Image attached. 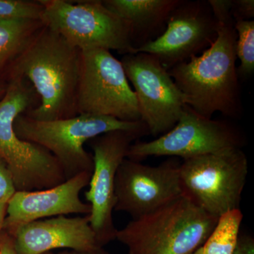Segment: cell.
Listing matches in <instances>:
<instances>
[{"label":"cell","mask_w":254,"mask_h":254,"mask_svg":"<svg viewBox=\"0 0 254 254\" xmlns=\"http://www.w3.org/2000/svg\"><path fill=\"white\" fill-rule=\"evenodd\" d=\"M26 78L11 77L0 100V158L14 180L16 190L31 191L52 188L66 181L58 160L43 147L21 139L14 120L32 109L36 91Z\"/></svg>","instance_id":"cell-4"},{"label":"cell","mask_w":254,"mask_h":254,"mask_svg":"<svg viewBox=\"0 0 254 254\" xmlns=\"http://www.w3.org/2000/svg\"><path fill=\"white\" fill-rule=\"evenodd\" d=\"M246 145L245 133L235 123L205 118L185 105L171 130L153 141L132 143L127 158L138 162L150 156L185 160L232 148L242 149Z\"/></svg>","instance_id":"cell-8"},{"label":"cell","mask_w":254,"mask_h":254,"mask_svg":"<svg viewBox=\"0 0 254 254\" xmlns=\"http://www.w3.org/2000/svg\"><path fill=\"white\" fill-rule=\"evenodd\" d=\"M0 254H17L12 237L8 232L0 235Z\"/></svg>","instance_id":"cell-24"},{"label":"cell","mask_w":254,"mask_h":254,"mask_svg":"<svg viewBox=\"0 0 254 254\" xmlns=\"http://www.w3.org/2000/svg\"><path fill=\"white\" fill-rule=\"evenodd\" d=\"M233 254H254L253 237L249 235L240 236Z\"/></svg>","instance_id":"cell-23"},{"label":"cell","mask_w":254,"mask_h":254,"mask_svg":"<svg viewBox=\"0 0 254 254\" xmlns=\"http://www.w3.org/2000/svg\"><path fill=\"white\" fill-rule=\"evenodd\" d=\"M218 23V36L200 55L168 70L185 103L195 113L212 119L220 113L232 120L243 114L235 45L237 32L232 17V0H208Z\"/></svg>","instance_id":"cell-1"},{"label":"cell","mask_w":254,"mask_h":254,"mask_svg":"<svg viewBox=\"0 0 254 254\" xmlns=\"http://www.w3.org/2000/svg\"><path fill=\"white\" fill-rule=\"evenodd\" d=\"M81 50L47 26L39 30L13 61L11 77L31 81L41 103L26 115L38 121L78 115Z\"/></svg>","instance_id":"cell-2"},{"label":"cell","mask_w":254,"mask_h":254,"mask_svg":"<svg viewBox=\"0 0 254 254\" xmlns=\"http://www.w3.org/2000/svg\"><path fill=\"white\" fill-rule=\"evenodd\" d=\"M9 200L5 199L0 201V235L3 229L5 218L6 215V208H7L8 201Z\"/></svg>","instance_id":"cell-26"},{"label":"cell","mask_w":254,"mask_h":254,"mask_svg":"<svg viewBox=\"0 0 254 254\" xmlns=\"http://www.w3.org/2000/svg\"><path fill=\"white\" fill-rule=\"evenodd\" d=\"M44 10L41 21L71 46L81 50H115L135 54L128 22L108 9L103 1H41Z\"/></svg>","instance_id":"cell-6"},{"label":"cell","mask_w":254,"mask_h":254,"mask_svg":"<svg viewBox=\"0 0 254 254\" xmlns=\"http://www.w3.org/2000/svg\"><path fill=\"white\" fill-rule=\"evenodd\" d=\"M243 214L233 209L219 217L216 225L200 248L201 254H233L236 248Z\"/></svg>","instance_id":"cell-18"},{"label":"cell","mask_w":254,"mask_h":254,"mask_svg":"<svg viewBox=\"0 0 254 254\" xmlns=\"http://www.w3.org/2000/svg\"><path fill=\"white\" fill-rule=\"evenodd\" d=\"M43 10L41 1L0 0V19L41 20Z\"/></svg>","instance_id":"cell-20"},{"label":"cell","mask_w":254,"mask_h":254,"mask_svg":"<svg viewBox=\"0 0 254 254\" xmlns=\"http://www.w3.org/2000/svg\"><path fill=\"white\" fill-rule=\"evenodd\" d=\"M148 135L143 131H113L90 140L93 170L85 198L91 206L89 223L102 247L116 240L114 225L115 183L119 167L133 141Z\"/></svg>","instance_id":"cell-11"},{"label":"cell","mask_w":254,"mask_h":254,"mask_svg":"<svg viewBox=\"0 0 254 254\" xmlns=\"http://www.w3.org/2000/svg\"><path fill=\"white\" fill-rule=\"evenodd\" d=\"M78 115L110 117L125 122L141 120L134 91L121 61L109 50L81 51Z\"/></svg>","instance_id":"cell-9"},{"label":"cell","mask_w":254,"mask_h":254,"mask_svg":"<svg viewBox=\"0 0 254 254\" xmlns=\"http://www.w3.org/2000/svg\"><path fill=\"white\" fill-rule=\"evenodd\" d=\"M16 191L11 174L6 164L0 158V201L9 200Z\"/></svg>","instance_id":"cell-21"},{"label":"cell","mask_w":254,"mask_h":254,"mask_svg":"<svg viewBox=\"0 0 254 254\" xmlns=\"http://www.w3.org/2000/svg\"><path fill=\"white\" fill-rule=\"evenodd\" d=\"M5 91H6V88H4V86L0 84V96H2L4 95Z\"/></svg>","instance_id":"cell-27"},{"label":"cell","mask_w":254,"mask_h":254,"mask_svg":"<svg viewBox=\"0 0 254 254\" xmlns=\"http://www.w3.org/2000/svg\"><path fill=\"white\" fill-rule=\"evenodd\" d=\"M193 254H201V252H200V248L198 249V250L195 251L194 253H193Z\"/></svg>","instance_id":"cell-28"},{"label":"cell","mask_w":254,"mask_h":254,"mask_svg":"<svg viewBox=\"0 0 254 254\" xmlns=\"http://www.w3.org/2000/svg\"><path fill=\"white\" fill-rule=\"evenodd\" d=\"M43 254H110L103 248L97 249L91 251L66 250L59 253H53V252H47Z\"/></svg>","instance_id":"cell-25"},{"label":"cell","mask_w":254,"mask_h":254,"mask_svg":"<svg viewBox=\"0 0 254 254\" xmlns=\"http://www.w3.org/2000/svg\"><path fill=\"white\" fill-rule=\"evenodd\" d=\"M180 164L177 158L158 166L125 158L115 178L114 211L125 212L136 219L180 198Z\"/></svg>","instance_id":"cell-12"},{"label":"cell","mask_w":254,"mask_h":254,"mask_svg":"<svg viewBox=\"0 0 254 254\" xmlns=\"http://www.w3.org/2000/svg\"><path fill=\"white\" fill-rule=\"evenodd\" d=\"M91 175L78 174L46 190H17L8 201L3 228L11 234L17 227L41 219L68 214L89 215L91 205L82 201L80 193L88 186Z\"/></svg>","instance_id":"cell-14"},{"label":"cell","mask_w":254,"mask_h":254,"mask_svg":"<svg viewBox=\"0 0 254 254\" xmlns=\"http://www.w3.org/2000/svg\"><path fill=\"white\" fill-rule=\"evenodd\" d=\"M121 63L134 88L141 121L152 136L165 134L175 126L186 105L182 92L155 55L128 54Z\"/></svg>","instance_id":"cell-10"},{"label":"cell","mask_w":254,"mask_h":254,"mask_svg":"<svg viewBox=\"0 0 254 254\" xmlns=\"http://www.w3.org/2000/svg\"><path fill=\"white\" fill-rule=\"evenodd\" d=\"M232 17L237 20H252L254 17V0H232Z\"/></svg>","instance_id":"cell-22"},{"label":"cell","mask_w":254,"mask_h":254,"mask_svg":"<svg viewBox=\"0 0 254 254\" xmlns=\"http://www.w3.org/2000/svg\"><path fill=\"white\" fill-rule=\"evenodd\" d=\"M247 175L248 160L240 148L185 159L180 167L182 195L218 218L240 208Z\"/></svg>","instance_id":"cell-7"},{"label":"cell","mask_w":254,"mask_h":254,"mask_svg":"<svg viewBox=\"0 0 254 254\" xmlns=\"http://www.w3.org/2000/svg\"><path fill=\"white\" fill-rule=\"evenodd\" d=\"M182 0H105L103 4L128 23L135 50L154 41L165 31Z\"/></svg>","instance_id":"cell-16"},{"label":"cell","mask_w":254,"mask_h":254,"mask_svg":"<svg viewBox=\"0 0 254 254\" xmlns=\"http://www.w3.org/2000/svg\"><path fill=\"white\" fill-rule=\"evenodd\" d=\"M14 128L21 139L36 143L49 151L58 160L66 180L78 174L93 172V155L83 147L87 141L113 131H143L150 134L141 120L125 122L93 115L38 121L21 114L14 120Z\"/></svg>","instance_id":"cell-5"},{"label":"cell","mask_w":254,"mask_h":254,"mask_svg":"<svg viewBox=\"0 0 254 254\" xmlns=\"http://www.w3.org/2000/svg\"><path fill=\"white\" fill-rule=\"evenodd\" d=\"M43 26L41 20L0 19V70L21 54Z\"/></svg>","instance_id":"cell-17"},{"label":"cell","mask_w":254,"mask_h":254,"mask_svg":"<svg viewBox=\"0 0 254 254\" xmlns=\"http://www.w3.org/2000/svg\"><path fill=\"white\" fill-rule=\"evenodd\" d=\"M237 32L235 52L240 61L237 67L239 78L250 77L254 72V21L237 20L235 21Z\"/></svg>","instance_id":"cell-19"},{"label":"cell","mask_w":254,"mask_h":254,"mask_svg":"<svg viewBox=\"0 0 254 254\" xmlns=\"http://www.w3.org/2000/svg\"><path fill=\"white\" fill-rule=\"evenodd\" d=\"M218 219L182 195L131 222L116 234L128 254H193L211 233Z\"/></svg>","instance_id":"cell-3"},{"label":"cell","mask_w":254,"mask_h":254,"mask_svg":"<svg viewBox=\"0 0 254 254\" xmlns=\"http://www.w3.org/2000/svg\"><path fill=\"white\" fill-rule=\"evenodd\" d=\"M9 235L17 254H43L58 249L103 248L90 225L88 215L73 218L61 215L28 222Z\"/></svg>","instance_id":"cell-15"},{"label":"cell","mask_w":254,"mask_h":254,"mask_svg":"<svg viewBox=\"0 0 254 254\" xmlns=\"http://www.w3.org/2000/svg\"><path fill=\"white\" fill-rule=\"evenodd\" d=\"M218 36V23L208 0H182L158 39L136 50L155 55L167 70L198 56Z\"/></svg>","instance_id":"cell-13"}]
</instances>
